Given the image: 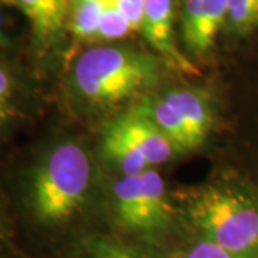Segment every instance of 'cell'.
Masks as SVG:
<instances>
[{"label":"cell","instance_id":"obj_10","mask_svg":"<svg viewBox=\"0 0 258 258\" xmlns=\"http://www.w3.org/2000/svg\"><path fill=\"white\" fill-rule=\"evenodd\" d=\"M26 89L22 78L0 59V139L26 116Z\"/></svg>","mask_w":258,"mask_h":258},{"label":"cell","instance_id":"obj_8","mask_svg":"<svg viewBox=\"0 0 258 258\" xmlns=\"http://www.w3.org/2000/svg\"><path fill=\"white\" fill-rule=\"evenodd\" d=\"M172 23V0H145L141 32L144 33L148 43L157 50L168 66H172L184 74H197L195 66L179 52L174 43Z\"/></svg>","mask_w":258,"mask_h":258},{"label":"cell","instance_id":"obj_12","mask_svg":"<svg viewBox=\"0 0 258 258\" xmlns=\"http://www.w3.org/2000/svg\"><path fill=\"white\" fill-rule=\"evenodd\" d=\"M227 25L241 37L258 30V0H228Z\"/></svg>","mask_w":258,"mask_h":258},{"label":"cell","instance_id":"obj_9","mask_svg":"<svg viewBox=\"0 0 258 258\" xmlns=\"http://www.w3.org/2000/svg\"><path fill=\"white\" fill-rule=\"evenodd\" d=\"M106 126L138 149L152 168L165 164L176 154L165 135L135 109L113 118Z\"/></svg>","mask_w":258,"mask_h":258},{"label":"cell","instance_id":"obj_16","mask_svg":"<svg viewBox=\"0 0 258 258\" xmlns=\"http://www.w3.org/2000/svg\"><path fill=\"white\" fill-rule=\"evenodd\" d=\"M111 2L125 15V18L128 19L135 32L141 30L145 0H111Z\"/></svg>","mask_w":258,"mask_h":258},{"label":"cell","instance_id":"obj_13","mask_svg":"<svg viewBox=\"0 0 258 258\" xmlns=\"http://www.w3.org/2000/svg\"><path fill=\"white\" fill-rule=\"evenodd\" d=\"M132 32H135L129 20L125 18V15L120 12L111 0H108V5L103 10L96 40H118L122 37L128 36Z\"/></svg>","mask_w":258,"mask_h":258},{"label":"cell","instance_id":"obj_6","mask_svg":"<svg viewBox=\"0 0 258 258\" xmlns=\"http://www.w3.org/2000/svg\"><path fill=\"white\" fill-rule=\"evenodd\" d=\"M28 19L33 46L47 53L69 29L71 0H8Z\"/></svg>","mask_w":258,"mask_h":258},{"label":"cell","instance_id":"obj_1","mask_svg":"<svg viewBox=\"0 0 258 258\" xmlns=\"http://www.w3.org/2000/svg\"><path fill=\"white\" fill-rule=\"evenodd\" d=\"M91 179L92 165L86 148L75 139H55L23 171L22 205L39 227H60L86 204Z\"/></svg>","mask_w":258,"mask_h":258},{"label":"cell","instance_id":"obj_14","mask_svg":"<svg viewBox=\"0 0 258 258\" xmlns=\"http://www.w3.org/2000/svg\"><path fill=\"white\" fill-rule=\"evenodd\" d=\"M79 258H147L137 249L108 240L88 242Z\"/></svg>","mask_w":258,"mask_h":258},{"label":"cell","instance_id":"obj_15","mask_svg":"<svg viewBox=\"0 0 258 258\" xmlns=\"http://www.w3.org/2000/svg\"><path fill=\"white\" fill-rule=\"evenodd\" d=\"M178 258H249L222 248L211 241L200 238V241L194 242L188 248L184 249Z\"/></svg>","mask_w":258,"mask_h":258},{"label":"cell","instance_id":"obj_18","mask_svg":"<svg viewBox=\"0 0 258 258\" xmlns=\"http://www.w3.org/2000/svg\"><path fill=\"white\" fill-rule=\"evenodd\" d=\"M10 37L8 30H6V19L3 15V9L0 5V59H3V53L9 49Z\"/></svg>","mask_w":258,"mask_h":258},{"label":"cell","instance_id":"obj_2","mask_svg":"<svg viewBox=\"0 0 258 258\" xmlns=\"http://www.w3.org/2000/svg\"><path fill=\"white\" fill-rule=\"evenodd\" d=\"M161 76V60L131 47L96 46L76 57L68 76L72 99L89 108H111L145 96Z\"/></svg>","mask_w":258,"mask_h":258},{"label":"cell","instance_id":"obj_11","mask_svg":"<svg viewBox=\"0 0 258 258\" xmlns=\"http://www.w3.org/2000/svg\"><path fill=\"white\" fill-rule=\"evenodd\" d=\"M108 0H71L69 29L79 40L96 39Z\"/></svg>","mask_w":258,"mask_h":258},{"label":"cell","instance_id":"obj_4","mask_svg":"<svg viewBox=\"0 0 258 258\" xmlns=\"http://www.w3.org/2000/svg\"><path fill=\"white\" fill-rule=\"evenodd\" d=\"M132 109L151 120L179 154L201 147L215 120L210 95L198 88L145 95Z\"/></svg>","mask_w":258,"mask_h":258},{"label":"cell","instance_id":"obj_7","mask_svg":"<svg viewBox=\"0 0 258 258\" xmlns=\"http://www.w3.org/2000/svg\"><path fill=\"white\" fill-rule=\"evenodd\" d=\"M227 18L228 0H186L182 13V39L186 49L198 56L208 53Z\"/></svg>","mask_w":258,"mask_h":258},{"label":"cell","instance_id":"obj_3","mask_svg":"<svg viewBox=\"0 0 258 258\" xmlns=\"http://www.w3.org/2000/svg\"><path fill=\"white\" fill-rule=\"evenodd\" d=\"M188 220L200 237L222 248L258 258V186L230 176L186 195Z\"/></svg>","mask_w":258,"mask_h":258},{"label":"cell","instance_id":"obj_17","mask_svg":"<svg viewBox=\"0 0 258 258\" xmlns=\"http://www.w3.org/2000/svg\"><path fill=\"white\" fill-rule=\"evenodd\" d=\"M0 258H12L10 232L2 203H0Z\"/></svg>","mask_w":258,"mask_h":258},{"label":"cell","instance_id":"obj_5","mask_svg":"<svg viewBox=\"0 0 258 258\" xmlns=\"http://www.w3.org/2000/svg\"><path fill=\"white\" fill-rule=\"evenodd\" d=\"M115 218L128 232L141 237H157L168 230L174 207L164 178L151 168L137 175H122L113 184Z\"/></svg>","mask_w":258,"mask_h":258}]
</instances>
